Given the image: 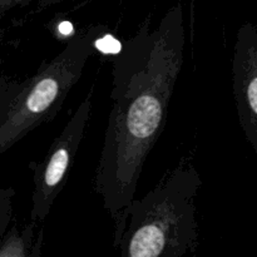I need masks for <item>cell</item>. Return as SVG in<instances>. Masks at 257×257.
<instances>
[{
    "label": "cell",
    "mask_w": 257,
    "mask_h": 257,
    "mask_svg": "<svg viewBox=\"0 0 257 257\" xmlns=\"http://www.w3.org/2000/svg\"><path fill=\"white\" fill-rule=\"evenodd\" d=\"M232 89L241 128L257 156V27L252 23L236 33Z\"/></svg>",
    "instance_id": "cell-5"
},
{
    "label": "cell",
    "mask_w": 257,
    "mask_h": 257,
    "mask_svg": "<svg viewBox=\"0 0 257 257\" xmlns=\"http://www.w3.org/2000/svg\"><path fill=\"white\" fill-rule=\"evenodd\" d=\"M202 177L188 158H182L153 190L135 198L127 226L114 246L122 257H183L200 246L196 197Z\"/></svg>",
    "instance_id": "cell-2"
},
{
    "label": "cell",
    "mask_w": 257,
    "mask_h": 257,
    "mask_svg": "<svg viewBox=\"0 0 257 257\" xmlns=\"http://www.w3.org/2000/svg\"><path fill=\"white\" fill-rule=\"evenodd\" d=\"M33 238V226H29L27 230L23 232L22 237L14 238L9 242L8 247L0 255H9V256H28L29 255V248L32 245Z\"/></svg>",
    "instance_id": "cell-6"
},
{
    "label": "cell",
    "mask_w": 257,
    "mask_h": 257,
    "mask_svg": "<svg viewBox=\"0 0 257 257\" xmlns=\"http://www.w3.org/2000/svg\"><path fill=\"white\" fill-rule=\"evenodd\" d=\"M93 108V90L80 102L70 119L49 147L44 160L34 168L35 190L33 195V221H43L67 185L77 152L84 138Z\"/></svg>",
    "instance_id": "cell-4"
},
{
    "label": "cell",
    "mask_w": 257,
    "mask_h": 257,
    "mask_svg": "<svg viewBox=\"0 0 257 257\" xmlns=\"http://www.w3.org/2000/svg\"><path fill=\"white\" fill-rule=\"evenodd\" d=\"M104 34L105 27L99 24L74 33L64 48L39 68L17 95L2 131V147H8L29 131L57 117Z\"/></svg>",
    "instance_id": "cell-3"
},
{
    "label": "cell",
    "mask_w": 257,
    "mask_h": 257,
    "mask_svg": "<svg viewBox=\"0 0 257 257\" xmlns=\"http://www.w3.org/2000/svg\"><path fill=\"white\" fill-rule=\"evenodd\" d=\"M185 44L183 13L178 4L156 28L147 18L118 52L104 55L112 65V109L95 170L94 191L114 222L113 246L124 232L146 160L167 123Z\"/></svg>",
    "instance_id": "cell-1"
}]
</instances>
